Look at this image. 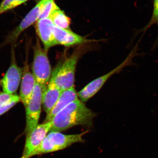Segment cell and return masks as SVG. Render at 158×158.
<instances>
[{"instance_id": "6da1fadb", "label": "cell", "mask_w": 158, "mask_h": 158, "mask_svg": "<svg viewBox=\"0 0 158 158\" xmlns=\"http://www.w3.org/2000/svg\"><path fill=\"white\" fill-rule=\"evenodd\" d=\"M95 113L79 99L59 112L50 121V131L61 132L78 125H90Z\"/></svg>"}, {"instance_id": "7a4b0ae2", "label": "cell", "mask_w": 158, "mask_h": 158, "mask_svg": "<svg viewBox=\"0 0 158 158\" xmlns=\"http://www.w3.org/2000/svg\"><path fill=\"white\" fill-rule=\"evenodd\" d=\"M88 132H85L79 134L65 135L60 132L50 131L39 146L27 157L55 152L65 149L77 142L84 141L83 136Z\"/></svg>"}, {"instance_id": "3957f363", "label": "cell", "mask_w": 158, "mask_h": 158, "mask_svg": "<svg viewBox=\"0 0 158 158\" xmlns=\"http://www.w3.org/2000/svg\"><path fill=\"white\" fill-rule=\"evenodd\" d=\"M140 40H139L138 42L136 44L126 59H125L124 61L121 64L108 73L101 77H99L98 78L92 81L88 85H86L81 90H80L77 93L78 96L80 98V100L84 102L90 99L101 89L110 77L115 74L120 72L126 66L134 65L132 62V59L134 57L136 56H144L145 55V53L139 54L138 53V51L139 50L138 44Z\"/></svg>"}, {"instance_id": "277c9868", "label": "cell", "mask_w": 158, "mask_h": 158, "mask_svg": "<svg viewBox=\"0 0 158 158\" xmlns=\"http://www.w3.org/2000/svg\"><path fill=\"white\" fill-rule=\"evenodd\" d=\"M34 59L32 65V73L36 82L44 91L51 78V67L47 52L43 49L37 40L34 47Z\"/></svg>"}, {"instance_id": "5b68a950", "label": "cell", "mask_w": 158, "mask_h": 158, "mask_svg": "<svg viewBox=\"0 0 158 158\" xmlns=\"http://www.w3.org/2000/svg\"><path fill=\"white\" fill-rule=\"evenodd\" d=\"M80 57L78 52L73 53L52 74L55 83L62 91L74 87L75 73Z\"/></svg>"}, {"instance_id": "8992f818", "label": "cell", "mask_w": 158, "mask_h": 158, "mask_svg": "<svg viewBox=\"0 0 158 158\" xmlns=\"http://www.w3.org/2000/svg\"><path fill=\"white\" fill-rule=\"evenodd\" d=\"M42 90L36 82L33 95L25 107L26 126L25 135H28L38 125L42 105Z\"/></svg>"}, {"instance_id": "52a82bcc", "label": "cell", "mask_w": 158, "mask_h": 158, "mask_svg": "<svg viewBox=\"0 0 158 158\" xmlns=\"http://www.w3.org/2000/svg\"><path fill=\"white\" fill-rule=\"evenodd\" d=\"M23 72V68L19 67L16 64L14 53H13L11 65L1 81L4 92L10 94H15L19 87Z\"/></svg>"}, {"instance_id": "ba28073f", "label": "cell", "mask_w": 158, "mask_h": 158, "mask_svg": "<svg viewBox=\"0 0 158 158\" xmlns=\"http://www.w3.org/2000/svg\"><path fill=\"white\" fill-rule=\"evenodd\" d=\"M52 127L51 122L38 124L37 127L26 137L23 155L20 158H27L39 146L50 131Z\"/></svg>"}, {"instance_id": "9c48e42d", "label": "cell", "mask_w": 158, "mask_h": 158, "mask_svg": "<svg viewBox=\"0 0 158 158\" xmlns=\"http://www.w3.org/2000/svg\"><path fill=\"white\" fill-rule=\"evenodd\" d=\"M50 0H41L37 5L26 15L19 25L15 29L7 39V42H14L20 34L39 19L46 4Z\"/></svg>"}, {"instance_id": "30bf717a", "label": "cell", "mask_w": 158, "mask_h": 158, "mask_svg": "<svg viewBox=\"0 0 158 158\" xmlns=\"http://www.w3.org/2000/svg\"><path fill=\"white\" fill-rule=\"evenodd\" d=\"M52 31L58 45L70 47L83 44L90 41L85 37L75 34L69 29L61 28L54 24L52 26Z\"/></svg>"}, {"instance_id": "8fae6325", "label": "cell", "mask_w": 158, "mask_h": 158, "mask_svg": "<svg viewBox=\"0 0 158 158\" xmlns=\"http://www.w3.org/2000/svg\"><path fill=\"white\" fill-rule=\"evenodd\" d=\"M36 84L35 78L29 69L27 59L23 68L19 96L20 101L25 107L29 103L32 97Z\"/></svg>"}, {"instance_id": "7c38bea8", "label": "cell", "mask_w": 158, "mask_h": 158, "mask_svg": "<svg viewBox=\"0 0 158 158\" xmlns=\"http://www.w3.org/2000/svg\"><path fill=\"white\" fill-rule=\"evenodd\" d=\"M53 24V23L49 18L38 20L36 23V32L43 44L44 49L47 52L52 47L58 45L52 32Z\"/></svg>"}, {"instance_id": "4fadbf2b", "label": "cell", "mask_w": 158, "mask_h": 158, "mask_svg": "<svg viewBox=\"0 0 158 158\" xmlns=\"http://www.w3.org/2000/svg\"><path fill=\"white\" fill-rule=\"evenodd\" d=\"M62 92L57 87L52 76L48 85L45 90L42 91V105L47 115L55 106Z\"/></svg>"}, {"instance_id": "5bb4252c", "label": "cell", "mask_w": 158, "mask_h": 158, "mask_svg": "<svg viewBox=\"0 0 158 158\" xmlns=\"http://www.w3.org/2000/svg\"><path fill=\"white\" fill-rule=\"evenodd\" d=\"M78 99V94L77 93L74 87L62 90L61 95L55 106L51 110V112L47 115L44 122L52 121L55 116L61 110L64 109L71 103Z\"/></svg>"}, {"instance_id": "9a60e30c", "label": "cell", "mask_w": 158, "mask_h": 158, "mask_svg": "<svg viewBox=\"0 0 158 158\" xmlns=\"http://www.w3.org/2000/svg\"><path fill=\"white\" fill-rule=\"evenodd\" d=\"M55 26L62 29H69L71 19L57 7L51 12L48 17Z\"/></svg>"}, {"instance_id": "2e32d148", "label": "cell", "mask_w": 158, "mask_h": 158, "mask_svg": "<svg viewBox=\"0 0 158 158\" xmlns=\"http://www.w3.org/2000/svg\"><path fill=\"white\" fill-rule=\"evenodd\" d=\"M153 25H157L158 27V0H153V8L151 18L147 25L144 27L143 29L140 30V32H143L142 37L144 36V34L150 27ZM142 37H141V40ZM158 47V37L155 42L153 45L151 50L153 51Z\"/></svg>"}, {"instance_id": "e0dca14e", "label": "cell", "mask_w": 158, "mask_h": 158, "mask_svg": "<svg viewBox=\"0 0 158 158\" xmlns=\"http://www.w3.org/2000/svg\"><path fill=\"white\" fill-rule=\"evenodd\" d=\"M29 0H4L0 3V15L21 5Z\"/></svg>"}, {"instance_id": "ac0fdd59", "label": "cell", "mask_w": 158, "mask_h": 158, "mask_svg": "<svg viewBox=\"0 0 158 158\" xmlns=\"http://www.w3.org/2000/svg\"><path fill=\"white\" fill-rule=\"evenodd\" d=\"M20 101V99L18 95L15 94L13 98H11L9 102L3 105L0 107V116L8 112L11 108L13 107L16 104Z\"/></svg>"}, {"instance_id": "d6986e66", "label": "cell", "mask_w": 158, "mask_h": 158, "mask_svg": "<svg viewBox=\"0 0 158 158\" xmlns=\"http://www.w3.org/2000/svg\"><path fill=\"white\" fill-rule=\"evenodd\" d=\"M57 7L58 6L54 2V0H50L44 6L42 13L40 16L39 19L48 18L49 17L51 12Z\"/></svg>"}, {"instance_id": "ffe728a7", "label": "cell", "mask_w": 158, "mask_h": 158, "mask_svg": "<svg viewBox=\"0 0 158 158\" xmlns=\"http://www.w3.org/2000/svg\"><path fill=\"white\" fill-rule=\"evenodd\" d=\"M14 94H10L5 92H1L0 93V107L2 106L3 105L13 98Z\"/></svg>"}, {"instance_id": "44dd1931", "label": "cell", "mask_w": 158, "mask_h": 158, "mask_svg": "<svg viewBox=\"0 0 158 158\" xmlns=\"http://www.w3.org/2000/svg\"><path fill=\"white\" fill-rule=\"evenodd\" d=\"M1 85V81H0V85Z\"/></svg>"}]
</instances>
